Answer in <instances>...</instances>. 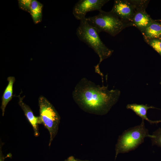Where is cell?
Returning <instances> with one entry per match:
<instances>
[{"label": "cell", "instance_id": "13", "mask_svg": "<svg viewBox=\"0 0 161 161\" xmlns=\"http://www.w3.org/2000/svg\"><path fill=\"white\" fill-rule=\"evenodd\" d=\"M43 7V4L38 1L32 0L29 13L35 24L42 20Z\"/></svg>", "mask_w": 161, "mask_h": 161}, {"label": "cell", "instance_id": "6", "mask_svg": "<svg viewBox=\"0 0 161 161\" xmlns=\"http://www.w3.org/2000/svg\"><path fill=\"white\" fill-rule=\"evenodd\" d=\"M109 0H80L75 5L72 13L77 20L85 18L86 13L90 11L102 10V8Z\"/></svg>", "mask_w": 161, "mask_h": 161}, {"label": "cell", "instance_id": "7", "mask_svg": "<svg viewBox=\"0 0 161 161\" xmlns=\"http://www.w3.org/2000/svg\"><path fill=\"white\" fill-rule=\"evenodd\" d=\"M111 11L122 21L132 23L136 9L130 0H115Z\"/></svg>", "mask_w": 161, "mask_h": 161}, {"label": "cell", "instance_id": "17", "mask_svg": "<svg viewBox=\"0 0 161 161\" xmlns=\"http://www.w3.org/2000/svg\"><path fill=\"white\" fill-rule=\"evenodd\" d=\"M2 143H1L0 147V161H4L5 157L3 155L2 151Z\"/></svg>", "mask_w": 161, "mask_h": 161}, {"label": "cell", "instance_id": "16", "mask_svg": "<svg viewBox=\"0 0 161 161\" xmlns=\"http://www.w3.org/2000/svg\"><path fill=\"white\" fill-rule=\"evenodd\" d=\"M32 0H18L19 7L24 11L29 13Z\"/></svg>", "mask_w": 161, "mask_h": 161}, {"label": "cell", "instance_id": "2", "mask_svg": "<svg viewBox=\"0 0 161 161\" xmlns=\"http://www.w3.org/2000/svg\"><path fill=\"white\" fill-rule=\"evenodd\" d=\"M99 12L97 15L86 18L88 23L98 34L104 32L115 36L125 28L133 26L132 23L122 21L111 10Z\"/></svg>", "mask_w": 161, "mask_h": 161}, {"label": "cell", "instance_id": "18", "mask_svg": "<svg viewBox=\"0 0 161 161\" xmlns=\"http://www.w3.org/2000/svg\"><path fill=\"white\" fill-rule=\"evenodd\" d=\"M67 159L70 161H90L86 160H79L76 158H75L73 156H71L69 157Z\"/></svg>", "mask_w": 161, "mask_h": 161}, {"label": "cell", "instance_id": "10", "mask_svg": "<svg viewBox=\"0 0 161 161\" xmlns=\"http://www.w3.org/2000/svg\"><path fill=\"white\" fill-rule=\"evenodd\" d=\"M126 108L130 109L137 115L141 117L142 120L147 121L150 124H157L161 122V120L153 121L149 119L147 116V110L149 109H157L153 106H148L147 104H138L136 103L128 104Z\"/></svg>", "mask_w": 161, "mask_h": 161}, {"label": "cell", "instance_id": "22", "mask_svg": "<svg viewBox=\"0 0 161 161\" xmlns=\"http://www.w3.org/2000/svg\"><path fill=\"white\" fill-rule=\"evenodd\" d=\"M160 22H161V20H160Z\"/></svg>", "mask_w": 161, "mask_h": 161}, {"label": "cell", "instance_id": "14", "mask_svg": "<svg viewBox=\"0 0 161 161\" xmlns=\"http://www.w3.org/2000/svg\"><path fill=\"white\" fill-rule=\"evenodd\" d=\"M144 41L161 56V40L160 39H151Z\"/></svg>", "mask_w": 161, "mask_h": 161}, {"label": "cell", "instance_id": "8", "mask_svg": "<svg viewBox=\"0 0 161 161\" xmlns=\"http://www.w3.org/2000/svg\"><path fill=\"white\" fill-rule=\"evenodd\" d=\"M145 8L136 9L132 23L142 33L152 21L153 19L146 11Z\"/></svg>", "mask_w": 161, "mask_h": 161}, {"label": "cell", "instance_id": "4", "mask_svg": "<svg viewBox=\"0 0 161 161\" xmlns=\"http://www.w3.org/2000/svg\"><path fill=\"white\" fill-rule=\"evenodd\" d=\"M146 137L150 138L152 135L149 134L145 128L144 120L141 124L125 131L118 138L115 146V160L118 154L127 153L134 150L144 141Z\"/></svg>", "mask_w": 161, "mask_h": 161}, {"label": "cell", "instance_id": "12", "mask_svg": "<svg viewBox=\"0 0 161 161\" xmlns=\"http://www.w3.org/2000/svg\"><path fill=\"white\" fill-rule=\"evenodd\" d=\"M8 84L4 90L1 98V108L2 110V115H4L6 107L9 102L12 100L13 96V85L15 81V78L13 76L7 78Z\"/></svg>", "mask_w": 161, "mask_h": 161}, {"label": "cell", "instance_id": "21", "mask_svg": "<svg viewBox=\"0 0 161 161\" xmlns=\"http://www.w3.org/2000/svg\"><path fill=\"white\" fill-rule=\"evenodd\" d=\"M159 39H160L161 40V37Z\"/></svg>", "mask_w": 161, "mask_h": 161}, {"label": "cell", "instance_id": "19", "mask_svg": "<svg viewBox=\"0 0 161 161\" xmlns=\"http://www.w3.org/2000/svg\"><path fill=\"white\" fill-rule=\"evenodd\" d=\"M64 161H70L69 160L67 159L65 160Z\"/></svg>", "mask_w": 161, "mask_h": 161}, {"label": "cell", "instance_id": "20", "mask_svg": "<svg viewBox=\"0 0 161 161\" xmlns=\"http://www.w3.org/2000/svg\"><path fill=\"white\" fill-rule=\"evenodd\" d=\"M160 84H161V81H160Z\"/></svg>", "mask_w": 161, "mask_h": 161}, {"label": "cell", "instance_id": "5", "mask_svg": "<svg viewBox=\"0 0 161 161\" xmlns=\"http://www.w3.org/2000/svg\"><path fill=\"white\" fill-rule=\"evenodd\" d=\"M39 117L42 124L48 130L50 135L49 146L57 135L61 117L53 105L44 97L41 95L38 99Z\"/></svg>", "mask_w": 161, "mask_h": 161}, {"label": "cell", "instance_id": "1", "mask_svg": "<svg viewBox=\"0 0 161 161\" xmlns=\"http://www.w3.org/2000/svg\"><path fill=\"white\" fill-rule=\"evenodd\" d=\"M120 94L118 89L109 90L86 78H82L73 91V99L83 110L99 115L106 114L117 101Z\"/></svg>", "mask_w": 161, "mask_h": 161}, {"label": "cell", "instance_id": "11", "mask_svg": "<svg viewBox=\"0 0 161 161\" xmlns=\"http://www.w3.org/2000/svg\"><path fill=\"white\" fill-rule=\"evenodd\" d=\"M144 40L161 37V22L153 20L142 33Z\"/></svg>", "mask_w": 161, "mask_h": 161}, {"label": "cell", "instance_id": "3", "mask_svg": "<svg viewBox=\"0 0 161 161\" xmlns=\"http://www.w3.org/2000/svg\"><path fill=\"white\" fill-rule=\"evenodd\" d=\"M76 34L80 41L86 43L98 55L100 60L97 65L99 66L103 61L110 57L114 52L103 43L98 34L88 23L86 17L80 20Z\"/></svg>", "mask_w": 161, "mask_h": 161}, {"label": "cell", "instance_id": "15", "mask_svg": "<svg viewBox=\"0 0 161 161\" xmlns=\"http://www.w3.org/2000/svg\"><path fill=\"white\" fill-rule=\"evenodd\" d=\"M151 138L152 145H156L161 148V128H159L154 131Z\"/></svg>", "mask_w": 161, "mask_h": 161}, {"label": "cell", "instance_id": "9", "mask_svg": "<svg viewBox=\"0 0 161 161\" xmlns=\"http://www.w3.org/2000/svg\"><path fill=\"white\" fill-rule=\"evenodd\" d=\"M18 104L24 113L27 120L32 125L34 131V135L37 137L39 135L38 124H42L39 116H35L30 107L23 101L24 97H21L19 96Z\"/></svg>", "mask_w": 161, "mask_h": 161}]
</instances>
